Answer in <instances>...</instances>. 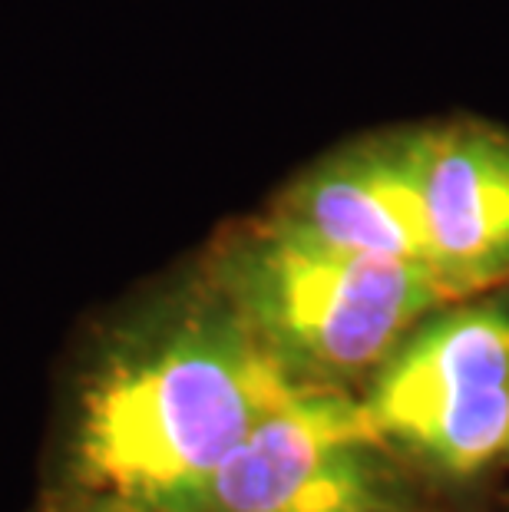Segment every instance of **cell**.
<instances>
[{"instance_id": "cell-4", "label": "cell", "mask_w": 509, "mask_h": 512, "mask_svg": "<svg viewBox=\"0 0 509 512\" xmlns=\"http://www.w3.org/2000/svg\"><path fill=\"white\" fill-rule=\"evenodd\" d=\"M364 403L305 380L229 453L202 512H404Z\"/></svg>"}, {"instance_id": "cell-3", "label": "cell", "mask_w": 509, "mask_h": 512, "mask_svg": "<svg viewBox=\"0 0 509 512\" xmlns=\"http://www.w3.org/2000/svg\"><path fill=\"white\" fill-rule=\"evenodd\" d=\"M387 443L450 476L509 453V314H440L394 347L364 400Z\"/></svg>"}, {"instance_id": "cell-1", "label": "cell", "mask_w": 509, "mask_h": 512, "mask_svg": "<svg viewBox=\"0 0 509 512\" xmlns=\"http://www.w3.org/2000/svg\"><path fill=\"white\" fill-rule=\"evenodd\" d=\"M301 384L235 311L192 318L86 387L73 476L143 512H202L229 453Z\"/></svg>"}, {"instance_id": "cell-7", "label": "cell", "mask_w": 509, "mask_h": 512, "mask_svg": "<svg viewBox=\"0 0 509 512\" xmlns=\"http://www.w3.org/2000/svg\"><path fill=\"white\" fill-rule=\"evenodd\" d=\"M47 512H143L136 506L123 503V499H113V496H100V493H86L80 489L77 499H67V503H57Z\"/></svg>"}, {"instance_id": "cell-2", "label": "cell", "mask_w": 509, "mask_h": 512, "mask_svg": "<svg viewBox=\"0 0 509 512\" xmlns=\"http://www.w3.org/2000/svg\"><path fill=\"white\" fill-rule=\"evenodd\" d=\"M229 294L291 374L321 384L381 367L424 314L460 298L424 261L351 252L281 219L232 258Z\"/></svg>"}, {"instance_id": "cell-6", "label": "cell", "mask_w": 509, "mask_h": 512, "mask_svg": "<svg viewBox=\"0 0 509 512\" xmlns=\"http://www.w3.org/2000/svg\"><path fill=\"white\" fill-rule=\"evenodd\" d=\"M278 219L318 242L427 265L414 176V136H387L324 162Z\"/></svg>"}, {"instance_id": "cell-5", "label": "cell", "mask_w": 509, "mask_h": 512, "mask_svg": "<svg viewBox=\"0 0 509 512\" xmlns=\"http://www.w3.org/2000/svg\"><path fill=\"white\" fill-rule=\"evenodd\" d=\"M414 136L427 265L457 294L509 275V136L450 123Z\"/></svg>"}]
</instances>
